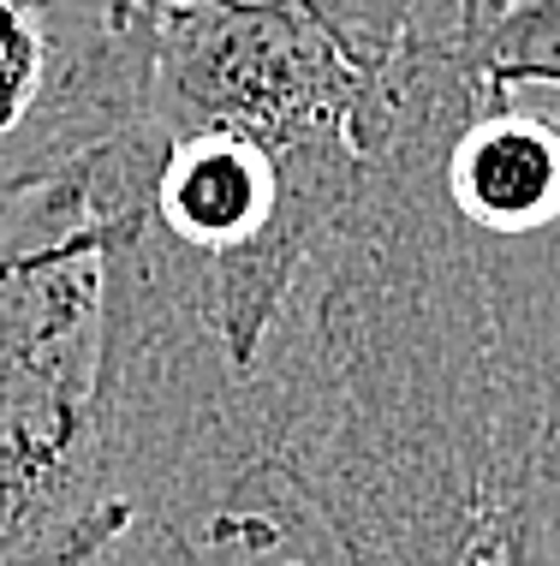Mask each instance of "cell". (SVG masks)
Here are the masks:
<instances>
[{
    "label": "cell",
    "mask_w": 560,
    "mask_h": 566,
    "mask_svg": "<svg viewBox=\"0 0 560 566\" xmlns=\"http://www.w3.org/2000/svg\"><path fill=\"white\" fill-rule=\"evenodd\" d=\"M66 0H0V156L24 137L54 78Z\"/></svg>",
    "instance_id": "5"
},
{
    "label": "cell",
    "mask_w": 560,
    "mask_h": 566,
    "mask_svg": "<svg viewBox=\"0 0 560 566\" xmlns=\"http://www.w3.org/2000/svg\"><path fill=\"white\" fill-rule=\"evenodd\" d=\"M447 108H376L340 221L245 364L138 221H102L114 531L78 566H507L489 316L435 179Z\"/></svg>",
    "instance_id": "1"
},
{
    "label": "cell",
    "mask_w": 560,
    "mask_h": 566,
    "mask_svg": "<svg viewBox=\"0 0 560 566\" xmlns=\"http://www.w3.org/2000/svg\"><path fill=\"white\" fill-rule=\"evenodd\" d=\"M108 531L96 448H54L0 423V566H78Z\"/></svg>",
    "instance_id": "3"
},
{
    "label": "cell",
    "mask_w": 560,
    "mask_h": 566,
    "mask_svg": "<svg viewBox=\"0 0 560 566\" xmlns=\"http://www.w3.org/2000/svg\"><path fill=\"white\" fill-rule=\"evenodd\" d=\"M465 239L495 358L507 566H560V203L519 233Z\"/></svg>",
    "instance_id": "2"
},
{
    "label": "cell",
    "mask_w": 560,
    "mask_h": 566,
    "mask_svg": "<svg viewBox=\"0 0 560 566\" xmlns=\"http://www.w3.org/2000/svg\"><path fill=\"white\" fill-rule=\"evenodd\" d=\"M305 7L340 36V49L364 72H382L388 54L418 30H459L489 24L501 0H305Z\"/></svg>",
    "instance_id": "4"
},
{
    "label": "cell",
    "mask_w": 560,
    "mask_h": 566,
    "mask_svg": "<svg viewBox=\"0 0 560 566\" xmlns=\"http://www.w3.org/2000/svg\"><path fill=\"white\" fill-rule=\"evenodd\" d=\"M477 60L501 96H560V0H501L477 36Z\"/></svg>",
    "instance_id": "6"
}]
</instances>
